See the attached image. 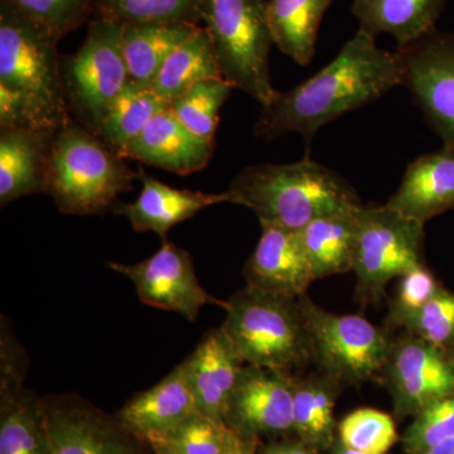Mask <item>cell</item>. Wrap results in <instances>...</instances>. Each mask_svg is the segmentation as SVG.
<instances>
[{"instance_id": "cell-1", "label": "cell", "mask_w": 454, "mask_h": 454, "mask_svg": "<svg viewBox=\"0 0 454 454\" xmlns=\"http://www.w3.org/2000/svg\"><path fill=\"white\" fill-rule=\"evenodd\" d=\"M397 85H403V70L396 52L380 49L376 37L358 29L315 76L288 91H278L262 107L254 130L268 142L288 133L310 142L328 122L369 106Z\"/></svg>"}, {"instance_id": "cell-2", "label": "cell", "mask_w": 454, "mask_h": 454, "mask_svg": "<svg viewBox=\"0 0 454 454\" xmlns=\"http://www.w3.org/2000/svg\"><path fill=\"white\" fill-rule=\"evenodd\" d=\"M59 41L0 3V129L57 133L74 121L62 82Z\"/></svg>"}, {"instance_id": "cell-3", "label": "cell", "mask_w": 454, "mask_h": 454, "mask_svg": "<svg viewBox=\"0 0 454 454\" xmlns=\"http://www.w3.org/2000/svg\"><path fill=\"white\" fill-rule=\"evenodd\" d=\"M227 192L231 203L250 208L260 225L291 230L364 205L348 179L309 157L295 163L247 167Z\"/></svg>"}, {"instance_id": "cell-4", "label": "cell", "mask_w": 454, "mask_h": 454, "mask_svg": "<svg viewBox=\"0 0 454 454\" xmlns=\"http://www.w3.org/2000/svg\"><path fill=\"white\" fill-rule=\"evenodd\" d=\"M124 160L94 131L68 122L53 138L44 192L64 214H101L139 178Z\"/></svg>"}, {"instance_id": "cell-5", "label": "cell", "mask_w": 454, "mask_h": 454, "mask_svg": "<svg viewBox=\"0 0 454 454\" xmlns=\"http://www.w3.org/2000/svg\"><path fill=\"white\" fill-rule=\"evenodd\" d=\"M221 328L245 365L293 373L313 364L298 298L247 286L227 301Z\"/></svg>"}, {"instance_id": "cell-6", "label": "cell", "mask_w": 454, "mask_h": 454, "mask_svg": "<svg viewBox=\"0 0 454 454\" xmlns=\"http://www.w3.org/2000/svg\"><path fill=\"white\" fill-rule=\"evenodd\" d=\"M202 22L223 79L267 106L278 92L269 67L276 43L268 0H203Z\"/></svg>"}, {"instance_id": "cell-7", "label": "cell", "mask_w": 454, "mask_h": 454, "mask_svg": "<svg viewBox=\"0 0 454 454\" xmlns=\"http://www.w3.org/2000/svg\"><path fill=\"white\" fill-rule=\"evenodd\" d=\"M300 304L319 372L342 385L381 381L394 336L358 315H334L317 306L309 295Z\"/></svg>"}, {"instance_id": "cell-8", "label": "cell", "mask_w": 454, "mask_h": 454, "mask_svg": "<svg viewBox=\"0 0 454 454\" xmlns=\"http://www.w3.org/2000/svg\"><path fill=\"white\" fill-rule=\"evenodd\" d=\"M426 264L424 223L385 205H363L358 211L352 271L363 306H379L387 283Z\"/></svg>"}, {"instance_id": "cell-9", "label": "cell", "mask_w": 454, "mask_h": 454, "mask_svg": "<svg viewBox=\"0 0 454 454\" xmlns=\"http://www.w3.org/2000/svg\"><path fill=\"white\" fill-rule=\"evenodd\" d=\"M122 23L98 14L82 46L62 57L61 74L71 116L97 133L104 116L130 82L121 49ZM74 119V118H73Z\"/></svg>"}, {"instance_id": "cell-10", "label": "cell", "mask_w": 454, "mask_h": 454, "mask_svg": "<svg viewBox=\"0 0 454 454\" xmlns=\"http://www.w3.org/2000/svg\"><path fill=\"white\" fill-rule=\"evenodd\" d=\"M403 85L411 91L444 146L454 151V33L430 32L397 47Z\"/></svg>"}, {"instance_id": "cell-11", "label": "cell", "mask_w": 454, "mask_h": 454, "mask_svg": "<svg viewBox=\"0 0 454 454\" xmlns=\"http://www.w3.org/2000/svg\"><path fill=\"white\" fill-rule=\"evenodd\" d=\"M106 267L127 277L146 306L178 313L188 321H196L207 304L226 309L227 301L216 300L202 288L190 254L167 239L157 253L138 264L113 262Z\"/></svg>"}, {"instance_id": "cell-12", "label": "cell", "mask_w": 454, "mask_h": 454, "mask_svg": "<svg viewBox=\"0 0 454 454\" xmlns=\"http://www.w3.org/2000/svg\"><path fill=\"white\" fill-rule=\"evenodd\" d=\"M397 418L414 417L427 405L454 394V369L446 351L403 333L394 336L381 378Z\"/></svg>"}, {"instance_id": "cell-13", "label": "cell", "mask_w": 454, "mask_h": 454, "mask_svg": "<svg viewBox=\"0 0 454 454\" xmlns=\"http://www.w3.org/2000/svg\"><path fill=\"white\" fill-rule=\"evenodd\" d=\"M293 373L245 365L227 408L225 426L244 437L293 432Z\"/></svg>"}, {"instance_id": "cell-14", "label": "cell", "mask_w": 454, "mask_h": 454, "mask_svg": "<svg viewBox=\"0 0 454 454\" xmlns=\"http://www.w3.org/2000/svg\"><path fill=\"white\" fill-rule=\"evenodd\" d=\"M49 454H143L136 435L119 419L80 403L43 404Z\"/></svg>"}, {"instance_id": "cell-15", "label": "cell", "mask_w": 454, "mask_h": 454, "mask_svg": "<svg viewBox=\"0 0 454 454\" xmlns=\"http://www.w3.org/2000/svg\"><path fill=\"white\" fill-rule=\"evenodd\" d=\"M200 414L184 363L119 411V422L148 446L164 443Z\"/></svg>"}, {"instance_id": "cell-16", "label": "cell", "mask_w": 454, "mask_h": 454, "mask_svg": "<svg viewBox=\"0 0 454 454\" xmlns=\"http://www.w3.org/2000/svg\"><path fill=\"white\" fill-rule=\"evenodd\" d=\"M262 227L259 243L244 268L247 286L286 297L306 294L316 278L300 230Z\"/></svg>"}, {"instance_id": "cell-17", "label": "cell", "mask_w": 454, "mask_h": 454, "mask_svg": "<svg viewBox=\"0 0 454 454\" xmlns=\"http://www.w3.org/2000/svg\"><path fill=\"white\" fill-rule=\"evenodd\" d=\"M184 365L200 414L225 424L230 399L245 364L223 328L206 334Z\"/></svg>"}, {"instance_id": "cell-18", "label": "cell", "mask_w": 454, "mask_h": 454, "mask_svg": "<svg viewBox=\"0 0 454 454\" xmlns=\"http://www.w3.org/2000/svg\"><path fill=\"white\" fill-rule=\"evenodd\" d=\"M214 149L215 143L199 138L167 109L155 115L121 155L186 176L205 168Z\"/></svg>"}, {"instance_id": "cell-19", "label": "cell", "mask_w": 454, "mask_h": 454, "mask_svg": "<svg viewBox=\"0 0 454 454\" xmlns=\"http://www.w3.org/2000/svg\"><path fill=\"white\" fill-rule=\"evenodd\" d=\"M142 191L136 201L121 203L115 212L127 217L136 231H151L166 239L169 230L219 203H231L229 192L181 190L139 172Z\"/></svg>"}, {"instance_id": "cell-20", "label": "cell", "mask_w": 454, "mask_h": 454, "mask_svg": "<svg viewBox=\"0 0 454 454\" xmlns=\"http://www.w3.org/2000/svg\"><path fill=\"white\" fill-rule=\"evenodd\" d=\"M387 206L422 223L454 210L453 149L444 146L441 152L422 155L409 164Z\"/></svg>"}, {"instance_id": "cell-21", "label": "cell", "mask_w": 454, "mask_h": 454, "mask_svg": "<svg viewBox=\"0 0 454 454\" xmlns=\"http://www.w3.org/2000/svg\"><path fill=\"white\" fill-rule=\"evenodd\" d=\"M56 133L29 129L0 131V203L44 192L51 146Z\"/></svg>"}, {"instance_id": "cell-22", "label": "cell", "mask_w": 454, "mask_h": 454, "mask_svg": "<svg viewBox=\"0 0 454 454\" xmlns=\"http://www.w3.org/2000/svg\"><path fill=\"white\" fill-rule=\"evenodd\" d=\"M447 0H352L360 29L378 37L393 35L399 47L435 31Z\"/></svg>"}, {"instance_id": "cell-23", "label": "cell", "mask_w": 454, "mask_h": 454, "mask_svg": "<svg viewBox=\"0 0 454 454\" xmlns=\"http://www.w3.org/2000/svg\"><path fill=\"white\" fill-rule=\"evenodd\" d=\"M343 385L316 372L295 376L293 382V432L315 450H328L336 443L334 404Z\"/></svg>"}, {"instance_id": "cell-24", "label": "cell", "mask_w": 454, "mask_h": 454, "mask_svg": "<svg viewBox=\"0 0 454 454\" xmlns=\"http://www.w3.org/2000/svg\"><path fill=\"white\" fill-rule=\"evenodd\" d=\"M18 384L16 372L3 365L0 454H49L44 406Z\"/></svg>"}, {"instance_id": "cell-25", "label": "cell", "mask_w": 454, "mask_h": 454, "mask_svg": "<svg viewBox=\"0 0 454 454\" xmlns=\"http://www.w3.org/2000/svg\"><path fill=\"white\" fill-rule=\"evenodd\" d=\"M199 27L188 22L122 23L121 49L130 82L151 85L170 53Z\"/></svg>"}, {"instance_id": "cell-26", "label": "cell", "mask_w": 454, "mask_h": 454, "mask_svg": "<svg viewBox=\"0 0 454 454\" xmlns=\"http://www.w3.org/2000/svg\"><path fill=\"white\" fill-rule=\"evenodd\" d=\"M360 208L317 219L300 230L316 280L352 271Z\"/></svg>"}, {"instance_id": "cell-27", "label": "cell", "mask_w": 454, "mask_h": 454, "mask_svg": "<svg viewBox=\"0 0 454 454\" xmlns=\"http://www.w3.org/2000/svg\"><path fill=\"white\" fill-rule=\"evenodd\" d=\"M333 0H268V18L274 43L298 65H309L317 35Z\"/></svg>"}, {"instance_id": "cell-28", "label": "cell", "mask_w": 454, "mask_h": 454, "mask_svg": "<svg viewBox=\"0 0 454 454\" xmlns=\"http://www.w3.org/2000/svg\"><path fill=\"white\" fill-rule=\"evenodd\" d=\"M214 79H223V73L210 35L200 26L170 53L149 86L169 104L196 83Z\"/></svg>"}, {"instance_id": "cell-29", "label": "cell", "mask_w": 454, "mask_h": 454, "mask_svg": "<svg viewBox=\"0 0 454 454\" xmlns=\"http://www.w3.org/2000/svg\"><path fill=\"white\" fill-rule=\"evenodd\" d=\"M167 109L168 103L151 86L130 82L114 100L95 134L121 154L152 119Z\"/></svg>"}, {"instance_id": "cell-30", "label": "cell", "mask_w": 454, "mask_h": 454, "mask_svg": "<svg viewBox=\"0 0 454 454\" xmlns=\"http://www.w3.org/2000/svg\"><path fill=\"white\" fill-rule=\"evenodd\" d=\"M234 89L235 86L225 79L199 82L173 98L168 110L199 138L215 143L221 107Z\"/></svg>"}, {"instance_id": "cell-31", "label": "cell", "mask_w": 454, "mask_h": 454, "mask_svg": "<svg viewBox=\"0 0 454 454\" xmlns=\"http://www.w3.org/2000/svg\"><path fill=\"white\" fill-rule=\"evenodd\" d=\"M203 0H98V14L121 23L202 22Z\"/></svg>"}, {"instance_id": "cell-32", "label": "cell", "mask_w": 454, "mask_h": 454, "mask_svg": "<svg viewBox=\"0 0 454 454\" xmlns=\"http://www.w3.org/2000/svg\"><path fill=\"white\" fill-rule=\"evenodd\" d=\"M385 325L450 351L454 348V292L443 286L422 309Z\"/></svg>"}, {"instance_id": "cell-33", "label": "cell", "mask_w": 454, "mask_h": 454, "mask_svg": "<svg viewBox=\"0 0 454 454\" xmlns=\"http://www.w3.org/2000/svg\"><path fill=\"white\" fill-rule=\"evenodd\" d=\"M337 439L349 450L364 454H387L399 441L391 415L376 409H357L337 426Z\"/></svg>"}, {"instance_id": "cell-34", "label": "cell", "mask_w": 454, "mask_h": 454, "mask_svg": "<svg viewBox=\"0 0 454 454\" xmlns=\"http://www.w3.org/2000/svg\"><path fill=\"white\" fill-rule=\"evenodd\" d=\"M27 20L61 41L98 9V0H5Z\"/></svg>"}, {"instance_id": "cell-35", "label": "cell", "mask_w": 454, "mask_h": 454, "mask_svg": "<svg viewBox=\"0 0 454 454\" xmlns=\"http://www.w3.org/2000/svg\"><path fill=\"white\" fill-rule=\"evenodd\" d=\"M402 437L405 454H423L454 437V394L414 415Z\"/></svg>"}, {"instance_id": "cell-36", "label": "cell", "mask_w": 454, "mask_h": 454, "mask_svg": "<svg viewBox=\"0 0 454 454\" xmlns=\"http://www.w3.org/2000/svg\"><path fill=\"white\" fill-rule=\"evenodd\" d=\"M442 288L443 284L439 282L426 264L408 271L400 277L396 295L391 301L389 316L385 324H390L400 317L422 309Z\"/></svg>"}, {"instance_id": "cell-37", "label": "cell", "mask_w": 454, "mask_h": 454, "mask_svg": "<svg viewBox=\"0 0 454 454\" xmlns=\"http://www.w3.org/2000/svg\"><path fill=\"white\" fill-rule=\"evenodd\" d=\"M225 427V424L197 414L164 443L176 448L182 454H223Z\"/></svg>"}, {"instance_id": "cell-38", "label": "cell", "mask_w": 454, "mask_h": 454, "mask_svg": "<svg viewBox=\"0 0 454 454\" xmlns=\"http://www.w3.org/2000/svg\"><path fill=\"white\" fill-rule=\"evenodd\" d=\"M256 439L244 437L226 426L223 432V454H256Z\"/></svg>"}, {"instance_id": "cell-39", "label": "cell", "mask_w": 454, "mask_h": 454, "mask_svg": "<svg viewBox=\"0 0 454 454\" xmlns=\"http://www.w3.org/2000/svg\"><path fill=\"white\" fill-rule=\"evenodd\" d=\"M315 448L304 443L300 438L276 442L264 448L262 454H318Z\"/></svg>"}, {"instance_id": "cell-40", "label": "cell", "mask_w": 454, "mask_h": 454, "mask_svg": "<svg viewBox=\"0 0 454 454\" xmlns=\"http://www.w3.org/2000/svg\"><path fill=\"white\" fill-rule=\"evenodd\" d=\"M423 454H454V437Z\"/></svg>"}, {"instance_id": "cell-41", "label": "cell", "mask_w": 454, "mask_h": 454, "mask_svg": "<svg viewBox=\"0 0 454 454\" xmlns=\"http://www.w3.org/2000/svg\"><path fill=\"white\" fill-rule=\"evenodd\" d=\"M328 454H364L360 452H356V450H349V448L343 446L339 439H337L336 443L333 444V447L328 450Z\"/></svg>"}, {"instance_id": "cell-42", "label": "cell", "mask_w": 454, "mask_h": 454, "mask_svg": "<svg viewBox=\"0 0 454 454\" xmlns=\"http://www.w3.org/2000/svg\"><path fill=\"white\" fill-rule=\"evenodd\" d=\"M151 448L155 454H182L179 450H176V448L166 443L154 444V446H151Z\"/></svg>"}, {"instance_id": "cell-43", "label": "cell", "mask_w": 454, "mask_h": 454, "mask_svg": "<svg viewBox=\"0 0 454 454\" xmlns=\"http://www.w3.org/2000/svg\"><path fill=\"white\" fill-rule=\"evenodd\" d=\"M447 354H448V356H450V363H452L453 369H454V348L450 349V351H448Z\"/></svg>"}, {"instance_id": "cell-44", "label": "cell", "mask_w": 454, "mask_h": 454, "mask_svg": "<svg viewBox=\"0 0 454 454\" xmlns=\"http://www.w3.org/2000/svg\"><path fill=\"white\" fill-rule=\"evenodd\" d=\"M154 454H155V453H154Z\"/></svg>"}]
</instances>
